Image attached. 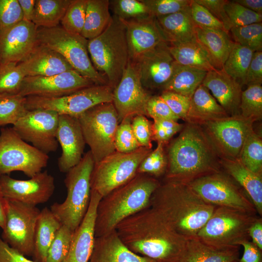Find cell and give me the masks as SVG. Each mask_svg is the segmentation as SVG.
I'll return each instance as SVG.
<instances>
[{
    "mask_svg": "<svg viewBox=\"0 0 262 262\" xmlns=\"http://www.w3.org/2000/svg\"><path fill=\"white\" fill-rule=\"evenodd\" d=\"M18 1L22 11L23 20L32 22L35 0H18Z\"/></svg>",
    "mask_w": 262,
    "mask_h": 262,
    "instance_id": "61",
    "label": "cell"
},
{
    "mask_svg": "<svg viewBox=\"0 0 262 262\" xmlns=\"http://www.w3.org/2000/svg\"><path fill=\"white\" fill-rule=\"evenodd\" d=\"M205 202L256 214V210L244 190L227 174L220 171L187 183Z\"/></svg>",
    "mask_w": 262,
    "mask_h": 262,
    "instance_id": "11",
    "label": "cell"
},
{
    "mask_svg": "<svg viewBox=\"0 0 262 262\" xmlns=\"http://www.w3.org/2000/svg\"><path fill=\"white\" fill-rule=\"evenodd\" d=\"M147 116L153 120H171L178 121L180 118L174 114L170 108L159 96H151L146 107Z\"/></svg>",
    "mask_w": 262,
    "mask_h": 262,
    "instance_id": "54",
    "label": "cell"
},
{
    "mask_svg": "<svg viewBox=\"0 0 262 262\" xmlns=\"http://www.w3.org/2000/svg\"><path fill=\"white\" fill-rule=\"evenodd\" d=\"M190 11L192 19L196 27L226 31L221 21L206 8L198 4L194 0H191Z\"/></svg>",
    "mask_w": 262,
    "mask_h": 262,
    "instance_id": "52",
    "label": "cell"
},
{
    "mask_svg": "<svg viewBox=\"0 0 262 262\" xmlns=\"http://www.w3.org/2000/svg\"><path fill=\"white\" fill-rule=\"evenodd\" d=\"M88 262H156L130 250L121 241L115 230L95 237Z\"/></svg>",
    "mask_w": 262,
    "mask_h": 262,
    "instance_id": "27",
    "label": "cell"
},
{
    "mask_svg": "<svg viewBox=\"0 0 262 262\" xmlns=\"http://www.w3.org/2000/svg\"><path fill=\"white\" fill-rule=\"evenodd\" d=\"M71 1L35 0L32 22L37 28L58 26Z\"/></svg>",
    "mask_w": 262,
    "mask_h": 262,
    "instance_id": "37",
    "label": "cell"
},
{
    "mask_svg": "<svg viewBox=\"0 0 262 262\" xmlns=\"http://www.w3.org/2000/svg\"><path fill=\"white\" fill-rule=\"evenodd\" d=\"M5 224L4 198L0 193V228L4 229Z\"/></svg>",
    "mask_w": 262,
    "mask_h": 262,
    "instance_id": "63",
    "label": "cell"
},
{
    "mask_svg": "<svg viewBox=\"0 0 262 262\" xmlns=\"http://www.w3.org/2000/svg\"><path fill=\"white\" fill-rule=\"evenodd\" d=\"M25 77L18 64L0 66V94H18Z\"/></svg>",
    "mask_w": 262,
    "mask_h": 262,
    "instance_id": "47",
    "label": "cell"
},
{
    "mask_svg": "<svg viewBox=\"0 0 262 262\" xmlns=\"http://www.w3.org/2000/svg\"><path fill=\"white\" fill-rule=\"evenodd\" d=\"M152 124L143 115H137L132 118V131L141 147L152 148Z\"/></svg>",
    "mask_w": 262,
    "mask_h": 262,
    "instance_id": "53",
    "label": "cell"
},
{
    "mask_svg": "<svg viewBox=\"0 0 262 262\" xmlns=\"http://www.w3.org/2000/svg\"><path fill=\"white\" fill-rule=\"evenodd\" d=\"M168 49L175 61L180 65L207 71L217 69L206 50L196 38L182 43H168Z\"/></svg>",
    "mask_w": 262,
    "mask_h": 262,
    "instance_id": "33",
    "label": "cell"
},
{
    "mask_svg": "<svg viewBox=\"0 0 262 262\" xmlns=\"http://www.w3.org/2000/svg\"><path fill=\"white\" fill-rule=\"evenodd\" d=\"M207 72L177 63L172 77L163 91L175 92L191 98L202 84Z\"/></svg>",
    "mask_w": 262,
    "mask_h": 262,
    "instance_id": "35",
    "label": "cell"
},
{
    "mask_svg": "<svg viewBox=\"0 0 262 262\" xmlns=\"http://www.w3.org/2000/svg\"><path fill=\"white\" fill-rule=\"evenodd\" d=\"M262 83V51L254 52L248 68L244 85L247 86Z\"/></svg>",
    "mask_w": 262,
    "mask_h": 262,
    "instance_id": "57",
    "label": "cell"
},
{
    "mask_svg": "<svg viewBox=\"0 0 262 262\" xmlns=\"http://www.w3.org/2000/svg\"><path fill=\"white\" fill-rule=\"evenodd\" d=\"M131 120L126 118L118 125L115 137V150L118 152L130 153L141 147L133 134Z\"/></svg>",
    "mask_w": 262,
    "mask_h": 262,
    "instance_id": "49",
    "label": "cell"
},
{
    "mask_svg": "<svg viewBox=\"0 0 262 262\" xmlns=\"http://www.w3.org/2000/svg\"><path fill=\"white\" fill-rule=\"evenodd\" d=\"M73 231L62 225L47 252L45 262H63L68 252Z\"/></svg>",
    "mask_w": 262,
    "mask_h": 262,
    "instance_id": "46",
    "label": "cell"
},
{
    "mask_svg": "<svg viewBox=\"0 0 262 262\" xmlns=\"http://www.w3.org/2000/svg\"><path fill=\"white\" fill-rule=\"evenodd\" d=\"M101 197L91 190L90 201L86 213L74 231L68 252L63 262H88L94 246L97 208Z\"/></svg>",
    "mask_w": 262,
    "mask_h": 262,
    "instance_id": "24",
    "label": "cell"
},
{
    "mask_svg": "<svg viewBox=\"0 0 262 262\" xmlns=\"http://www.w3.org/2000/svg\"><path fill=\"white\" fill-rule=\"evenodd\" d=\"M95 162L90 150L68 172L65 180L67 189L65 200L54 203L50 211L62 225L74 231L83 219L91 197V180Z\"/></svg>",
    "mask_w": 262,
    "mask_h": 262,
    "instance_id": "6",
    "label": "cell"
},
{
    "mask_svg": "<svg viewBox=\"0 0 262 262\" xmlns=\"http://www.w3.org/2000/svg\"><path fill=\"white\" fill-rule=\"evenodd\" d=\"M27 110L26 97L19 94H0V127L14 125Z\"/></svg>",
    "mask_w": 262,
    "mask_h": 262,
    "instance_id": "40",
    "label": "cell"
},
{
    "mask_svg": "<svg viewBox=\"0 0 262 262\" xmlns=\"http://www.w3.org/2000/svg\"><path fill=\"white\" fill-rule=\"evenodd\" d=\"M5 224L2 239L24 256H33L36 222V206L4 198Z\"/></svg>",
    "mask_w": 262,
    "mask_h": 262,
    "instance_id": "14",
    "label": "cell"
},
{
    "mask_svg": "<svg viewBox=\"0 0 262 262\" xmlns=\"http://www.w3.org/2000/svg\"><path fill=\"white\" fill-rule=\"evenodd\" d=\"M164 145L158 143L157 147L143 159L137 170V174L148 175L157 179L165 175L168 164Z\"/></svg>",
    "mask_w": 262,
    "mask_h": 262,
    "instance_id": "43",
    "label": "cell"
},
{
    "mask_svg": "<svg viewBox=\"0 0 262 262\" xmlns=\"http://www.w3.org/2000/svg\"><path fill=\"white\" fill-rule=\"evenodd\" d=\"M151 16L157 17L179 12L189 8L191 0H142Z\"/></svg>",
    "mask_w": 262,
    "mask_h": 262,
    "instance_id": "50",
    "label": "cell"
},
{
    "mask_svg": "<svg viewBox=\"0 0 262 262\" xmlns=\"http://www.w3.org/2000/svg\"><path fill=\"white\" fill-rule=\"evenodd\" d=\"M110 9L113 15L123 20L140 18L151 16L142 0H109Z\"/></svg>",
    "mask_w": 262,
    "mask_h": 262,
    "instance_id": "44",
    "label": "cell"
},
{
    "mask_svg": "<svg viewBox=\"0 0 262 262\" xmlns=\"http://www.w3.org/2000/svg\"><path fill=\"white\" fill-rule=\"evenodd\" d=\"M0 262H35L11 247L0 238Z\"/></svg>",
    "mask_w": 262,
    "mask_h": 262,
    "instance_id": "58",
    "label": "cell"
},
{
    "mask_svg": "<svg viewBox=\"0 0 262 262\" xmlns=\"http://www.w3.org/2000/svg\"><path fill=\"white\" fill-rule=\"evenodd\" d=\"M150 206L178 234L196 237L216 206L205 202L187 183L164 181L153 193Z\"/></svg>",
    "mask_w": 262,
    "mask_h": 262,
    "instance_id": "3",
    "label": "cell"
},
{
    "mask_svg": "<svg viewBox=\"0 0 262 262\" xmlns=\"http://www.w3.org/2000/svg\"><path fill=\"white\" fill-rule=\"evenodd\" d=\"M62 225L50 209L45 207L40 211L35 229L33 261L45 262L49 247Z\"/></svg>",
    "mask_w": 262,
    "mask_h": 262,
    "instance_id": "34",
    "label": "cell"
},
{
    "mask_svg": "<svg viewBox=\"0 0 262 262\" xmlns=\"http://www.w3.org/2000/svg\"><path fill=\"white\" fill-rule=\"evenodd\" d=\"M160 96L174 114L180 119L185 120L190 106V98L168 91H163Z\"/></svg>",
    "mask_w": 262,
    "mask_h": 262,
    "instance_id": "55",
    "label": "cell"
},
{
    "mask_svg": "<svg viewBox=\"0 0 262 262\" xmlns=\"http://www.w3.org/2000/svg\"><path fill=\"white\" fill-rule=\"evenodd\" d=\"M88 51L96 70L114 90L129 61L126 29L121 20L113 15L106 29L88 40Z\"/></svg>",
    "mask_w": 262,
    "mask_h": 262,
    "instance_id": "5",
    "label": "cell"
},
{
    "mask_svg": "<svg viewBox=\"0 0 262 262\" xmlns=\"http://www.w3.org/2000/svg\"><path fill=\"white\" fill-rule=\"evenodd\" d=\"M112 17L109 0H87L81 35L88 40L96 37L106 29Z\"/></svg>",
    "mask_w": 262,
    "mask_h": 262,
    "instance_id": "36",
    "label": "cell"
},
{
    "mask_svg": "<svg viewBox=\"0 0 262 262\" xmlns=\"http://www.w3.org/2000/svg\"><path fill=\"white\" fill-rule=\"evenodd\" d=\"M113 92L108 85L95 84L59 97L29 96L26 97V108L50 110L59 115L77 117L97 105L112 102Z\"/></svg>",
    "mask_w": 262,
    "mask_h": 262,
    "instance_id": "13",
    "label": "cell"
},
{
    "mask_svg": "<svg viewBox=\"0 0 262 262\" xmlns=\"http://www.w3.org/2000/svg\"><path fill=\"white\" fill-rule=\"evenodd\" d=\"M229 116L217 102L209 90L202 84L190 98L185 121L201 125L206 122Z\"/></svg>",
    "mask_w": 262,
    "mask_h": 262,
    "instance_id": "28",
    "label": "cell"
},
{
    "mask_svg": "<svg viewBox=\"0 0 262 262\" xmlns=\"http://www.w3.org/2000/svg\"><path fill=\"white\" fill-rule=\"evenodd\" d=\"M87 0H72L60 23L66 31L81 34L86 14Z\"/></svg>",
    "mask_w": 262,
    "mask_h": 262,
    "instance_id": "45",
    "label": "cell"
},
{
    "mask_svg": "<svg viewBox=\"0 0 262 262\" xmlns=\"http://www.w3.org/2000/svg\"><path fill=\"white\" fill-rule=\"evenodd\" d=\"M235 2L259 14H262V0H235Z\"/></svg>",
    "mask_w": 262,
    "mask_h": 262,
    "instance_id": "62",
    "label": "cell"
},
{
    "mask_svg": "<svg viewBox=\"0 0 262 262\" xmlns=\"http://www.w3.org/2000/svg\"><path fill=\"white\" fill-rule=\"evenodd\" d=\"M113 103L119 122L137 115L147 116L146 107L151 96L143 86L136 63L129 60L123 75L113 92Z\"/></svg>",
    "mask_w": 262,
    "mask_h": 262,
    "instance_id": "17",
    "label": "cell"
},
{
    "mask_svg": "<svg viewBox=\"0 0 262 262\" xmlns=\"http://www.w3.org/2000/svg\"><path fill=\"white\" fill-rule=\"evenodd\" d=\"M240 115L254 122L262 118V86L256 84L242 91L240 104Z\"/></svg>",
    "mask_w": 262,
    "mask_h": 262,
    "instance_id": "41",
    "label": "cell"
},
{
    "mask_svg": "<svg viewBox=\"0 0 262 262\" xmlns=\"http://www.w3.org/2000/svg\"><path fill=\"white\" fill-rule=\"evenodd\" d=\"M229 32L234 42L254 52L262 51V22L232 27Z\"/></svg>",
    "mask_w": 262,
    "mask_h": 262,
    "instance_id": "42",
    "label": "cell"
},
{
    "mask_svg": "<svg viewBox=\"0 0 262 262\" xmlns=\"http://www.w3.org/2000/svg\"><path fill=\"white\" fill-rule=\"evenodd\" d=\"M221 167L245 192L257 213L262 215V176L253 173L238 159H221Z\"/></svg>",
    "mask_w": 262,
    "mask_h": 262,
    "instance_id": "29",
    "label": "cell"
},
{
    "mask_svg": "<svg viewBox=\"0 0 262 262\" xmlns=\"http://www.w3.org/2000/svg\"><path fill=\"white\" fill-rule=\"evenodd\" d=\"M195 35L196 39L206 50L217 69H222L234 44L229 33L222 30L196 26Z\"/></svg>",
    "mask_w": 262,
    "mask_h": 262,
    "instance_id": "31",
    "label": "cell"
},
{
    "mask_svg": "<svg viewBox=\"0 0 262 262\" xmlns=\"http://www.w3.org/2000/svg\"><path fill=\"white\" fill-rule=\"evenodd\" d=\"M77 118L95 164L116 151L115 137L119 122L113 102L97 105Z\"/></svg>",
    "mask_w": 262,
    "mask_h": 262,
    "instance_id": "9",
    "label": "cell"
},
{
    "mask_svg": "<svg viewBox=\"0 0 262 262\" xmlns=\"http://www.w3.org/2000/svg\"><path fill=\"white\" fill-rule=\"evenodd\" d=\"M224 9L229 18L231 28L261 22L262 14L252 11L234 0H227Z\"/></svg>",
    "mask_w": 262,
    "mask_h": 262,
    "instance_id": "48",
    "label": "cell"
},
{
    "mask_svg": "<svg viewBox=\"0 0 262 262\" xmlns=\"http://www.w3.org/2000/svg\"><path fill=\"white\" fill-rule=\"evenodd\" d=\"M160 184L155 178L137 174L103 197L97 208L95 237L113 232L122 221L149 207L151 196Z\"/></svg>",
    "mask_w": 262,
    "mask_h": 262,
    "instance_id": "4",
    "label": "cell"
},
{
    "mask_svg": "<svg viewBox=\"0 0 262 262\" xmlns=\"http://www.w3.org/2000/svg\"><path fill=\"white\" fill-rule=\"evenodd\" d=\"M48 155L23 140L13 128H2L0 133V176L23 172L31 178L41 172Z\"/></svg>",
    "mask_w": 262,
    "mask_h": 262,
    "instance_id": "12",
    "label": "cell"
},
{
    "mask_svg": "<svg viewBox=\"0 0 262 262\" xmlns=\"http://www.w3.org/2000/svg\"><path fill=\"white\" fill-rule=\"evenodd\" d=\"M120 19L125 27L130 60L135 61L159 44L168 43L155 17Z\"/></svg>",
    "mask_w": 262,
    "mask_h": 262,
    "instance_id": "22",
    "label": "cell"
},
{
    "mask_svg": "<svg viewBox=\"0 0 262 262\" xmlns=\"http://www.w3.org/2000/svg\"><path fill=\"white\" fill-rule=\"evenodd\" d=\"M55 189L54 178L47 171L40 172L27 180L0 176V193L5 198L36 206L46 202Z\"/></svg>",
    "mask_w": 262,
    "mask_h": 262,
    "instance_id": "19",
    "label": "cell"
},
{
    "mask_svg": "<svg viewBox=\"0 0 262 262\" xmlns=\"http://www.w3.org/2000/svg\"><path fill=\"white\" fill-rule=\"evenodd\" d=\"M115 230L130 250L156 262H178L187 242L150 206L122 221Z\"/></svg>",
    "mask_w": 262,
    "mask_h": 262,
    "instance_id": "1",
    "label": "cell"
},
{
    "mask_svg": "<svg viewBox=\"0 0 262 262\" xmlns=\"http://www.w3.org/2000/svg\"><path fill=\"white\" fill-rule=\"evenodd\" d=\"M37 42L61 54L74 70L96 85H107L96 70L88 51V40L80 34L65 30L61 26L37 28Z\"/></svg>",
    "mask_w": 262,
    "mask_h": 262,
    "instance_id": "7",
    "label": "cell"
},
{
    "mask_svg": "<svg viewBox=\"0 0 262 262\" xmlns=\"http://www.w3.org/2000/svg\"><path fill=\"white\" fill-rule=\"evenodd\" d=\"M198 4L206 8L217 19L221 21L226 31L231 29L229 18L224 9L226 0H194Z\"/></svg>",
    "mask_w": 262,
    "mask_h": 262,
    "instance_id": "56",
    "label": "cell"
},
{
    "mask_svg": "<svg viewBox=\"0 0 262 262\" xmlns=\"http://www.w3.org/2000/svg\"><path fill=\"white\" fill-rule=\"evenodd\" d=\"M152 148L141 147L130 153L115 151L95 164L91 180V190L101 197L132 179L139 166Z\"/></svg>",
    "mask_w": 262,
    "mask_h": 262,
    "instance_id": "10",
    "label": "cell"
},
{
    "mask_svg": "<svg viewBox=\"0 0 262 262\" xmlns=\"http://www.w3.org/2000/svg\"><path fill=\"white\" fill-rule=\"evenodd\" d=\"M257 217L237 210L216 207L196 237L217 248L240 247L243 242L250 240L248 229Z\"/></svg>",
    "mask_w": 262,
    "mask_h": 262,
    "instance_id": "8",
    "label": "cell"
},
{
    "mask_svg": "<svg viewBox=\"0 0 262 262\" xmlns=\"http://www.w3.org/2000/svg\"><path fill=\"white\" fill-rule=\"evenodd\" d=\"M254 122L241 115L206 122L201 125L221 159H238Z\"/></svg>",
    "mask_w": 262,
    "mask_h": 262,
    "instance_id": "15",
    "label": "cell"
},
{
    "mask_svg": "<svg viewBox=\"0 0 262 262\" xmlns=\"http://www.w3.org/2000/svg\"><path fill=\"white\" fill-rule=\"evenodd\" d=\"M168 43L187 42L195 39V28L190 7L185 10L156 17Z\"/></svg>",
    "mask_w": 262,
    "mask_h": 262,
    "instance_id": "32",
    "label": "cell"
},
{
    "mask_svg": "<svg viewBox=\"0 0 262 262\" xmlns=\"http://www.w3.org/2000/svg\"><path fill=\"white\" fill-rule=\"evenodd\" d=\"M56 139L62 148L58 167L60 171L66 173L80 162L86 144L78 118L59 115Z\"/></svg>",
    "mask_w": 262,
    "mask_h": 262,
    "instance_id": "23",
    "label": "cell"
},
{
    "mask_svg": "<svg viewBox=\"0 0 262 262\" xmlns=\"http://www.w3.org/2000/svg\"><path fill=\"white\" fill-rule=\"evenodd\" d=\"M37 28L22 20L0 34V66L18 64L29 54L37 43Z\"/></svg>",
    "mask_w": 262,
    "mask_h": 262,
    "instance_id": "21",
    "label": "cell"
},
{
    "mask_svg": "<svg viewBox=\"0 0 262 262\" xmlns=\"http://www.w3.org/2000/svg\"><path fill=\"white\" fill-rule=\"evenodd\" d=\"M93 85V82L73 69L50 76H26L18 94L25 97L56 98Z\"/></svg>",
    "mask_w": 262,
    "mask_h": 262,
    "instance_id": "18",
    "label": "cell"
},
{
    "mask_svg": "<svg viewBox=\"0 0 262 262\" xmlns=\"http://www.w3.org/2000/svg\"><path fill=\"white\" fill-rule=\"evenodd\" d=\"M241 246L244 248V252L239 262H262V250L251 241H244Z\"/></svg>",
    "mask_w": 262,
    "mask_h": 262,
    "instance_id": "59",
    "label": "cell"
},
{
    "mask_svg": "<svg viewBox=\"0 0 262 262\" xmlns=\"http://www.w3.org/2000/svg\"><path fill=\"white\" fill-rule=\"evenodd\" d=\"M143 87L146 89L164 90L175 70L177 62L163 42L141 55L136 61Z\"/></svg>",
    "mask_w": 262,
    "mask_h": 262,
    "instance_id": "20",
    "label": "cell"
},
{
    "mask_svg": "<svg viewBox=\"0 0 262 262\" xmlns=\"http://www.w3.org/2000/svg\"><path fill=\"white\" fill-rule=\"evenodd\" d=\"M59 115L44 109L27 110L12 127L25 141L48 154L57 150L56 132Z\"/></svg>",
    "mask_w": 262,
    "mask_h": 262,
    "instance_id": "16",
    "label": "cell"
},
{
    "mask_svg": "<svg viewBox=\"0 0 262 262\" xmlns=\"http://www.w3.org/2000/svg\"><path fill=\"white\" fill-rule=\"evenodd\" d=\"M202 84L211 92L229 116L240 115L242 87L223 69L208 71Z\"/></svg>",
    "mask_w": 262,
    "mask_h": 262,
    "instance_id": "25",
    "label": "cell"
},
{
    "mask_svg": "<svg viewBox=\"0 0 262 262\" xmlns=\"http://www.w3.org/2000/svg\"><path fill=\"white\" fill-rule=\"evenodd\" d=\"M248 234L252 242L262 250V218L258 216L250 226Z\"/></svg>",
    "mask_w": 262,
    "mask_h": 262,
    "instance_id": "60",
    "label": "cell"
},
{
    "mask_svg": "<svg viewBox=\"0 0 262 262\" xmlns=\"http://www.w3.org/2000/svg\"><path fill=\"white\" fill-rule=\"evenodd\" d=\"M254 51L234 42L222 69L238 82L244 85L246 74Z\"/></svg>",
    "mask_w": 262,
    "mask_h": 262,
    "instance_id": "38",
    "label": "cell"
},
{
    "mask_svg": "<svg viewBox=\"0 0 262 262\" xmlns=\"http://www.w3.org/2000/svg\"><path fill=\"white\" fill-rule=\"evenodd\" d=\"M164 181L189 183L221 171V158L201 126L187 123L167 149Z\"/></svg>",
    "mask_w": 262,
    "mask_h": 262,
    "instance_id": "2",
    "label": "cell"
},
{
    "mask_svg": "<svg viewBox=\"0 0 262 262\" xmlns=\"http://www.w3.org/2000/svg\"><path fill=\"white\" fill-rule=\"evenodd\" d=\"M238 160L250 171L262 176V139L254 130L246 138Z\"/></svg>",
    "mask_w": 262,
    "mask_h": 262,
    "instance_id": "39",
    "label": "cell"
},
{
    "mask_svg": "<svg viewBox=\"0 0 262 262\" xmlns=\"http://www.w3.org/2000/svg\"><path fill=\"white\" fill-rule=\"evenodd\" d=\"M239 262L238 261H234V262Z\"/></svg>",
    "mask_w": 262,
    "mask_h": 262,
    "instance_id": "64",
    "label": "cell"
},
{
    "mask_svg": "<svg viewBox=\"0 0 262 262\" xmlns=\"http://www.w3.org/2000/svg\"><path fill=\"white\" fill-rule=\"evenodd\" d=\"M18 64L25 77L50 76L73 69L61 54L37 42Z\"/></svg>",
    "mask_w": 262,
    "mask_h": 262,
    "instance_id": "26",
    "label": "cell"
},
{
    "mask_svg": "<svg viewBox=\"0 0 262 262\" xmlns=\"http://www.w3.org/2000/svg\"><path fill=\"white\" fill-rule=\"evenodd\" d=\"M239 259V247L220 248L209 245L196 237L187 240L178 262H232Z\"/></svg>",
    "mask_w": 262,
    "mask_h": 262,
    "instance_id": "30",
    "label": "cell"
},
{
    "mask_svg": "<svg viewBox=\"0 0 262 262\" xmlns=\"http://www.w3.org/2000/svg\"><path fill=\"white\" fill-rule=\"evenodd\" d=\"M22 20L18 0H0V34Z\"/></svg>",
    "mask_w": 262,
    "mask_h": 262,
    "instance_id": "51",
    "label": "cell"
}]
</instances>
